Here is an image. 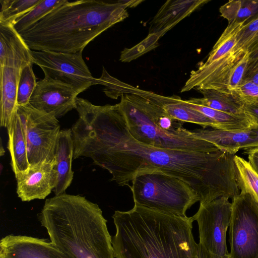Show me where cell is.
<instances>
[{"instance_id": "6da1fadb", "label": "cell", "mask_w": 258, "mask_h": 258, "mask_svg": "<svg viewBox=\"0 0 258 258\" xmlns=\"http://www.w3.org/2000/svg\"><path fill=\"white\" fill-rule=\"evenodd\" d=\"M76 110L79 118L71 128L73 159L91 158L118 185L128 186L139 173L157 172L189 184L202 204L222 197L232 199L240 193L235 154L219 148L192 152L141 143L128 132L117 104L97 106L83 99Z\"/></svg>"}, {"instance_id": "7a4b0ae2", "label": "cell", "mask_w": 258, "mask_h": 258, "mask_svg": "<svg viewBox=\"0 0 258 258\" xmlns=\"http://www.w3.org/2000/svg\"><path fill=\"white\" fill-rule=\"evenodd\" d=\"M143 1H67L19 34L32 50L82 52L91 41Z\"/></svg>"}, {"instance_id": "3957f363", "label": "cell", "mask_w": 258, "mask_h": 258, "mask_svg": "<svg viewBox=\"0 0 258 258\" xmlns=\"http://www.w3.org/2000/svg\"><path fill=\"white\" fill-rule=\"evenodd\" d=\"M115 258H198L192 217L167 214L134 204L112 216Z\"/></svg>"}, {"instance_id": "277c9868", "label": "cell", "mask_w": 258, "mask_h": 258, "mask_svg": "<svg viewBox=\"0 0 258 258\" xmlns=\"http://www.w3.org/2000/svg\"><path fill=\"white\" fill-rule=\"evenodd\" d=\"M37 217L51 242L71 258H115L107 220L85 197L55 195L45 200Z\"/></svg>"}, {"instance_id": "5b68a950", "label": "cell", "mask_w": 258, "mask_h": 258, "mask_svg": "<svg viewBox=\"0 0 258 258\" xmlns=\"http://www.w3.org/2000/svg\"><path fill=\"white\" fill-rule=\"evenodd\" d=\"M117 106L126 127L133 138L157 148L192 152H208L218 148L213 144L196 137L160 106L133 94L121 96Z\"/></svg>"}, {"instance_id": "8992f818", "label": "cell", "mask_w": 258, "mask_h": 258, "mask_svg": "<svg viewBox=\"0 0 258 258\" xmlns=\"http://www.w3.org/2000/svg\"><path fill=\"white\" fill-rule=\"evenodd\" d=\"M132 182L128 186L134 204L163 213L185 216L187 210L200 201L189 184L163 173H140Z\"/></svg>"}, {"instance_id": "52a82bcc", "label": "cell", "mask_w": 258, "mask_h": 258, "mask_svg": "<svg viewBox=\"0 0 258 258\" xmlns=\"http://www.w3.org/2000/svg\"><path fill=\"white\" fill-rule=\"evenodd\" d=\"M249 57L247 51L235 47L227 55L212 63H200L197 70L190 72L180 92L196 89L234 93L242 80Z\"/></svg>"}, {"instance_id": "ba28073f", "label": "cell", "mask_w": 258, "mask_h": 258, "mask_svg": "<svg viewBox=\"0 0 258 258\" xmlns=\"http://www.w3.org/2000/svg\"><path fill=\"white\" fill-rule=\"evenodd\" d=\"M17 111L25 132L30 167L54 161L60 131L57 118L29 104L18 105Z\"/></svg>"}, {"instance_id": "9c48e42d", "label": "cell", "mask_w": 258, "mask_h": 258, "mask_svg": "<svg viewBox=\"0 0 258 258\" xmlns=\"http://www.w3.org/2000/svg\"><path fill=\"white\" fill-rule=\"evenodd\" d=\"M232 199L230 254L232 258H258V204L243 189Z\"/></svg>"}, {"instance_id": "30bf717a", "label": "cell", "mask_w": 258, "mask_h": 258, "mask_svg": "<svg viewBox=\"0 0 258 258\" xmlns=\"http://www.w3.org/2000/svg\"><path fill=\"white\" fill-rule=\"evenodd\" d=\"M33 63L42 70L44 77L73 87L78 93L98 84L82 57V52L63 53L31 50Z\"/></svg>"}, {"instance_id": "8fae6325", "label": "cell", "mask_w": 258, "mask_h": 258, "mask_svg": "<svg viewBox=\"0 0 258 258\" xmlns=\"http://www.w3.org/2000/svg\"><path fill=\"white\" fill-rule=\"evenodd\" d=\"M229 198L222 197L200 203L192 217L198 225L199 243L210 253L220 257L230 255L226 243V233L230 224L232 204Z\"/></svg>"}, {"instance_id": "7c38bea8", "label": "cell", "mask_w": 258, "mask_h": 258, "mask_svg": "<svg viewBox=\"0 0 258 258\" xmlns=\"http://www.w3.org/2000/svg\"><path fill=\"white\" fill-rule=\"evenodd\" d=\"M78 94L71 86L44 77L37 82L29 105L58 118L76 109Z\"/></svg>"}, {"instance_id": "4fadbf2b", "label": "cell", "mask_w": 258, "mask_h": 258, "mask_svg": "<svg viewBox=\"0 0 258 258\" xmlns=\"http://www.w3.org/2000/svg\"><path fill=\"white\" fill-rule=\"evenodd\" d=\"M55 160L30 167L15 176L17 194L23 202L44 199L54 189L57 181Z\"/></svg>"}, {"instance_id": "5bb4252c", "label": "cell", "mask_w": 258, "mask_h": 258, "mask_svg": "<svg viewBox=\"0 0 258 258\" xmlns=\"http://www.w3.org/2000/svg\"><path fill=\"white\" fill-rule=\"evenodd\" d=\"M0 258H71L46 238L9 234L0 242Z\"/></svg>"}, {"instance_id": "9a60e30c", "label": "cell", "mask_w": 258, "mask_h": 258, "mask_svg": "<svg viewBox=\"0 0 258 258\" xmlns=\"http://www.w3.org/2000/svg\"><path fill=\"white\" fill-rule=\"evenodd\" d=\"M197 138L209 142L219 148L235 154L239 150L258 147V126L234 131H225L214 128L192 131Z\"/></svg>"}, {"instance_id": "2e32d148", "label": "cell", "mask_w": 258, "mask_h": 258, "mask_svg": "<svg viewBox=\"0 0 258 258\" xmlns=\"http://www.w3.org/2000/svg\"><path fill=\"white\" fill-rule=\"evenodd\" d=\"M29 63L6 62L0 66V125L7 128L17 109V91L22 69Z\"/></svg>"}, {"instance_id": "e0dca14e", "label": "cell", "mask_w": 258, "mask_h": 258, "mask_svg": "<svg viewBox=\"0 0 258 258\" xmlns=\"http://www.w3.org/2000/svg\"><path fill=\"white\" fill-rule=\"evenodd\" d=\"M134 94L148 99L161 107L170 117L182 122H187L215 129L214 123L200 112L189 106L185 100L176 95L165 96L136 88Z\"/></svg>"}, {"instance_id": "ac0fdd59", "label": "cell", "mask_w": 258, "mask_h": 258, "mask_svg": "<svg viewBox=\"0 0 258 258\" xmlns=\"http://www.w3.org/2000/svg\"><path fill=\"white\" fill-rule=\"evenodd\" d=\"M207 0H168L150 22L149 33L165 34L194 11L209 2Z\"/></svg>"}, {"instance_id": "d6986e66", "label": "cell", "mask_w": 258, "mask_h": 258, "mask_svg": "<svg viewBox=\"0 0 258 258\" xmlns=\"http://www.w3.org/2000/svg\"><path fill=\"white\" fill-rule=\"evenodd\" d=\"M74 157V142L71 128L60 130L55 152V168L57 181L54 192L55 195L64 193L73 179L72 169Z\"/></svg>"}, {"instance_id": "ffe728a7", "label": "cell", "mask_w": 258, "mask_h": 258, "mask_svg": "<svg viewBox=\"0 0 258 258\" xmlns=\"http://www.w3.org/2000/svg\"><path fill=\"white\" fill-rule=\"evenodd\" d=\"M7 129L11 165L16 176L20 172L25 171L30 167L25 132L17 111Z\"/></svg>"}, {"instance_id": "44dd1931", "label": "cell", "mask_w": 258, "mask_h": 258, "mask_svg": "<svg viewBox=\"0 0 258 258\" xmlns=\"http://www.w3.org/2000/svg\"><path fill=\"white\" fill-rule=\"evenodd\" d=\"M199 91L203 94V98H192L186 101L227 113L247 117L244 111V102L235 92L228 93L212 89L201 90Z\"/></svg>"}, {"instance_id": "7402d4cb", "label": "cell", "mask_w": 258, "mask_h": 258, "mask_svg": "<svg viewBox=\"0 0 258 258\" xmlns=\"http://www.w3.org/2000/svg\"><path fill=\"white\" fill-rule=\"evenodd\" d=\"M31 50L12 25L0 23V65L7 59L32 63Z\"/></svg>"}, {"instance_id": "603a6c76", "label": "cell", "mask_w": 258, "mask_h": 258, "mask_svg": "<svg viewBox=\"0 0 258 258\" xmlns=\"http://www.w3.org/2000/svg\"><path fill=\"white\" fill-rule=\"evenodd\" d=\"M219 10L228 23H243L245 25L258 16V1H231Z\"/></svg>"}, {"instance_id": "cb8c5ba5", "label": "cell", "mask_w": 258, "mask_h": 258, "mask_svg": "<svg viewBox=\"0 0 258 258\" xmlns=\"http://www.w3.org/2000/svg\"><path fill=\"white\" fill-rule=\"evenodd\" d=\"M67 1V0H42L31 11L17 19L13 26L19 33L38 22L52 10Z\"/></svg>"}, {"instance_id": "d4e9b609", "label": "cell", "mask_w": 258, "mask_h": 258, "mask_svg": "<svg viewBox=\"0 0 258 258\" xmlns=\"http://www.w3.org/2000/svg\"><path fill=\"white\" fill-rule=\"evenodd\" d=\"M42 0H0V23L12 25Z\"/></svg>"}, {"instance_id": "484cf974", "label": "cell", "mask_w": 258, "mask_h": 258, "mask_svg": "<svg viewBox=\"0 0 258 258\" xmlns=\"http://www.w3.org/2000/svg\"><path fill=\"white\" fill-rule=\"evenodd\" d=\"M234 161L240 189L249 194L258 204V174L243 158L235 155Z\"/></svg>"}, {"instance_id": "4316f807", "label": "cell", "mask_w": 258, "mask_h": 258, "mask_svg": "<svg viewBox=\"0 0 258 258\" xmlns=\"http://www.w3.org/2000/svg\"><path fill=\"white\" fill-rule=\"evenodd\" d=\"M33 64L30 62L22 69L18 86V105H28L36 87L37 82L33 71Z\"/></svg>"}, {"instance_id": "83f0119b", "label": "cell", "mask_w": 258, "mask_h": 258, "mask_svg": "<svg viewBox=\"0 0 258 258\" xmlns=\"http://www.w3.org/2000/svg\"><path fill=\"white\" fill-rule=\"evenodd\" d=\"M164 35L162 33H149L139 43L131 48H125L121 51L120 60L122 62L131 61L156 48L159 45L158 40Z\"/></svg>"}, {"instance_id": "f1b7e54d", "label": "cell", "mask_w": 258, "mask_h": 258, "mask_svg": "<svg viewBox=\"0 0 258 258\" xmlns=\"http://www.w3.org/2000/svg\"><path fill=\"white\" fill-rule=\"evenodd\" d=\"M258 46V16L244 25L239 32L235 47L250 52Z\"/></svg>"}, {"instance_id": "f546056e", "label": "cell", "mask_w": 258, "mask_h": 258, "mask_svg": "<svg viewBox=\"0 0 258 258\" xmlns=\"http://www.w3.org/2000/svg\"><path fill=\"white\" fill-rule=\"evenodd\" d=\"M234 92L243 101L258 98V85L250 80H242Z\"/></svg>"}, {"instance_id": "4dcf8cb0", "label": "cell", "mask_w": 258, "mask_h": 258, "mask_svg": "<svg viewBox=\"0 0 258 258\" xmlns=\"http://www.w3.org/2000/svg\"><path fill=\"white\" fill-rule=\"evenodd\" d=\"M243 101L245 114L254 125L258 126V98Z\"/></svg>"}, {"instance_id": "1f68e13d", "label": "cell", "mask_w": 258, "mask_h": 258, "mask_svg": "<svg viewBox=\"0 0 258 258\" xmlns=\"http://www.w3.org/2000/svg\"><path fill=\"white\" fill-rule=\"evenodd\" d=\"M245 153L248 155V162L258 174V147L246 150Z\"/></svg>"}, {"instance_id": "d6a6232c", "label": "cell", "mask_w": 258, "mask_h": 258, "mask_svg": "<svg viewBox=\"0 0 258 258\" xmlns=\"http://www.w3.org/2000/svg\"><path fill=\"white\" fill-rule=\"evenodd\" d=\"M255 73H258V57L249 59L244 72V76L246 77Z\"/></svg>"}, {"instance_id": "836d02e7", "label": "cell", "mask_w": 258, "mask_h": 258, "mask_svg": "<svg viewBox=\"0 0 258 258\" xmlns=\"http://www.w3.org/2000/svg\"><path fill=\"white\" fill-rule=\"evenodd\" d=\"M198 258H232L230 254L226 257H220L207 251L203 246L198 243Z\"/></svg>"}, {"instance_id": "e575fe53", "label": "cell", "mask_w": 258, "mask_h": 258, "mask_svg": "<svg viewBox=\"0 0 258 258\" xmlns=\"http://www.w3.org/2000/svg\"><path fill=\"white\" fill-rule=\"evenodd\" d=\"M249 59H251L258 57V46L251 51L249 53Z\"/></svg>"}]
</instances>
